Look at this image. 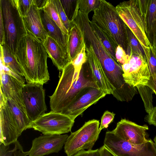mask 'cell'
Returning a JSON list of instances; mask_svg holds the SVG:
<instances>
[{"mask_svg":"<svg viewBox=\"0 0 156 156\" xmlns=\"http://www.w3.org/2000/svg\"><path fill=\"white\" fill-rule=\"evenodd\" d=\"M48 0H34V3L39 9H43L45 6Z\"/></svg>","mask_w":156,"mask_h":156,"instance_id":"42","label":"cell"},{"mask_svg":"<svg viewBox=\"0 0 156 156\" xmlns=\"http://www.w3.org/2000/svg\"><path fill=\"white\" fill-rule=\"evenodd\" d=\"M98 120L93 119L86 122L77 130L71 132L64 144L67 156H73L78 152L92 150L101 131Z\"/></svg>","mask_w":156,"mask_h":156,"instance_id":"7","label":"cell"},{"mask_svg":"<svg viewBox=\"0 0 156 156\" xmlns=\"http://www.w3.org/2000/svg\"><path fill=\"white\" fill-rule=\"evenodd\" d=\"M155 49L156 50V44H155Z\"/></svg>","mask_w":156,"mask_h":156,"instance_id":"46","label":"cell"},{"mask_svg":"<svg viewBox=\"0 0 156 156\" xmlns=\"http://www.w3.org/2000/svg\"><path fill=\"white\" fill-rule=\"evenodd\" d=\"M154 144L155 145V147L156 148V136L155 137L154 139Z\"/></svg>","mask_w":156,"mask_h":156,"instance_id":"45","label":"cell"},{"mask_svg":"<svg viewBox=\"0 0 156 156\" xmlns=\"http://www.w3.org/2000/svg\"><path fill=\"white\" fill-rule=\"evenodd\" d=\"M136 87L144 102L146 112L148 114H150L154 108L152 104L153 91L147 85H139Z\"/></svg>","mask_w":156,"mask_h":156,"instance_id":"28","label":"cell"},{"mask_svg":"<svg viewBox=\"0 0 156 156\" xmlns=\"http://www.w3.org/2000/svg\"><path fill=\"white\" fill-rule=\"evenodd\" d=\"M5 30V44L15 54L19 44L27 34L16 0H0Z\"/></svg>","mask_w":156,"mask_h":156,"instance_id":"5","label":"cell"},{"mask_svg":"<svg viewBox=\"0 0 156 156\" xmlns=\"http://www.w3.org/2000/svg\"><path fill=\"white\" fill-rule=\"evenodd\" d=\"M94 12L92 21L101 28L117 47L121 46L126 53V25L119 16L115 7L105 0H100L99 6Z\"/></svg>","mask_w":156,"mask_h":156,"instance_id":"4","label":"cell"},{"mask_svg":"<svg viewBox=\"0 0 156 156\" xmlns=\"http://www.w3.org/2000/svg\"><path fill=\"white\" fill-rule=\"evenodd\" d=\"M100 156H116L104 145L99 148Z\"/></svg>","mask_w":156,"mask_h":156,"instance_id":"41","label":"cell"},{"mask_svg":"<svg viewBox=\"0 0 156 156\" xmlns=\"http://www.w3.org/2000/svg\"><path fill=\"white\" fill-rule=\"evenodd\" d=\"M0 90L7 99L12 100L22 109L25 110L22 91L23 84L2 68L0 71Z\"/></svg>","mask_w":156,"mask_h":156,"instance_id":"16","label":"cell"},{"mask_svg":"<svg viewBox=\"0 0 156 156\" xmlns=\"http://www.w3.org/2000/svg\"><path fill=\"white\" fill-rule=\"evenodd\" d=\"M89 20L88 14L78 10L73 21L82 31L85 43L92 47L110 83L113 85H117L123 79L122 66L113 58L93 32L90 25Z\"/></svg>","mask_w":156,"mask_h":156,"instance_id":"3","label":"cell"},{"mask_svg":"<svg viewBox=\"0 0 156 156\" xmlns=\"http://www.w3.org/2000/svg\"><path fill=\"white\" fill-rule=\"evenodd\" d=\"M27 151L24 152L17 140L7 145L0 144V156H27Z\"/></svg>","mask_w":156,"mask_h":156,"instance_id":"26","label":"cell"},{"mask_svg":"<svg viewBox=\"0 0 156 156\" xmlns=\"http://www.w3.org/2000/svg\"><path fill=\"white\" fill-rule=\"evenodd\" d=\"M45 12L54 20L66 34L69 35V32L63 25L59 17L54 0H48L43 9Z\"/></svg>","mask_w":156,"mask_h":156,"instance_id":"29","label":"cell"},{"mask_svg":"<svg viewBox=\"0 0 156 156\" xmlns=\"http://www.w3.org/2000/svg\"><path fill=\"white\" fill-rule=\"evenodd\" d=\"M5 44V30L1 10L0 9V44Z\"/></svg>","mask_w":156,"mask_h":156,"instance_id":"40","label":"cell"},{"mask_svg":"<svg viewBox=\"0 0 156 156\" xmlns=\"http://www.w3.org/2000/svg\"><path fill=\"white\" fill-rule=\"evenodd\" d=\"M129 55L128 62L121 66L125 81L132 87L145 85L150 76L146 58L132 53Z\"/></svg>","mask_w":156,"mask_h":156,"instance_id":"11","label":"cell"},{"mask_svg":"<svg viewBox=\"0 0 156 156\" xmlns=\"http://www.w3.org/2000/svg\"><path fill=\"white\" fill-rule=\"evenodd\" d=\"M89 23L93 32L98 36L113 58L117 61L115 56V51L117 47L106 34L96 23L90 20H89Z\"/></svg>","mask_w":156,"mask_h":156,"instance_id":"25","label":"cell"},{"mask_svg":"<svg viewBox=\"0 0 156 156\" xmlns=\"http://www.w3.org/2000/svg\"><path fill=\"white\" fill-rule=\"evenodd\" d=\"M43 44L53 64L60 71H62L69 63L71 62L68 52L62 49L58 43L48 36Z\"/></svg>","mask_w":156,"mask_h":156,"instance_id":"20","label":"cell"},{"mask_svg":"<svg viewBox=\"0 0 156 156\" xmlns=\"http://www.w3.org/2000/svg\"><path fill=\"white\" fill-rule=\"evenodd\" d=\"M19 11L23 17L26 16L32 5L34 0H16Z\"/></svg>","mask_w":156,"mask_h":156,"instance_id":"34","label":"cell"},{"mask_svg":"<svg viewBox=\"0 0 156 156\" xmlns=\"http://www.w3.org/2000/svg\"><path fill=\"white\" fill-rule=\"evenodd\" d=\"M147 61L150 73V79L155 81L156 80V51L153 47L151 49L150 57Z\"/></svg>","mask_w":156,"mask_h":156,"instance_id":"32","label":"cell"},{"mask_svg":"<svg viewBox=\"0 0 156 156\" xmlns=\"http://www.w3.org/2000/svg\"><path fill=\"white\" fill-rule=\"evenodd\" d=\"M126 33L127 44V54L129 55L132 53L146 58L141 45L136 37L127 26Z\"/></svg>","mask_w":156,"mask_h":156,"instance_id":"27","label":"cell"},{"mask_svg":"<svg viewBox=\"0 0 156 156\" xmlns=\"http://www.w3.org/2000/svg\"><path fill=\"white\" fill-rule=\"evenodd\" d=\"M69 32L67 44V51L72 62L81 51L85 44L83 33L78 26L73 21Z\"/></svg>","mask_w":156,"mask_h":156,"instance_id":"22","label":"cell"},{"mask_svg":"<svg viewBox=\"0 0 156 156\" xmlns=\"http://www.w3.org/2000/svg\"><path fill=\"white\" fill-rule=\"evenodd\" d=\"M8 102V99L6 96L0 90V106H2Z\"/></svg>","mask_w":156,"mask_h":156,"instance_id":"44","label":"cell"},{"mask_svg":"<svg viewBox=\"0 0 156 156\" xmlns=\"http://www.w3.org/2000/svg\"><path fill=\"white\" fill-rule=\"evenodd\" d=\"M7 99L9 107L21 134L23 131L30 128L32 122L25 110L21 108L12 100Z\"/></svg>","mask_w":156,"mask_h":156,"instance_id":"23","label":"cell"},{"mask_svg":"<svg viewBox=\"0 0 156 156\" xmlns=\"http://www.w3.org/2000/svg\"><path fill=\"white\" fill-rule=\"evenodd\" d=\"M0 60L2 65L8 68L17 75L24 77L14 54L5 44L0 45Z\"/></svg>","mask_w":156,"mask_h":156,"instance_id":"24","label":"cell"},{"mask_svg":"<svg viewBox=\"0 0 156 156\" xmlns=\"http://www.w3.org/2000/svg\"><path fill=\"white\" fill-rule=\"evenodd\" d=\"M74 122L67 115L51 111L32 122L30 128L44 135H62L71 132Z\"/></svg>","mask_w":156,"mask_h":156,"instance_id":"9","label":"cell"},{"mask_svg":"<svg viewBox=\"0 0 156 156\" xmlns=\"http://www.w3.org/2000/svg\"><path fill=\"white\" fill-rule=\"evenodd\" d=\"M100 0H77L76 9L87 14L94 11L99 6Z\"/></svg>","mask_w":156,"mask_h":156,"instance_id":"30","label":"cell"},{"mask_svg":"<svg viewBox=\"0 0 156 156\" xmlns=\"http://www.w3.org/2000/svg\"><path fill=\"white\" fill-rule=\"evenodd\" d=\"M148 126L139 125L126 119H122L112 131L122 140L131 144H140L147 142Z\"/></svg>","mask_w":156,"mask_h":156,"instance_id":"14","label":"cell"},{"mask_svg":"<svg viewBox=\"0 0 156 156\" xmlns=\"http://www.w3.org/2000/svg\"><path fill=\"white\" fill-rule=\"evenodd\" d=\"M144 120L149 124L153 125L156 127V106L154 107L150 114L146 116Z\"/></svg>","mask_w":156,"mask_h":156,"instance_id":"38","label":"cell"},{"mask_svg":"<svg viewBox=\"0 0 156 156\" xmlns=\"http://www.w3.org/2000/svg\"><path fill=\"white\" fill-rule=\"evenodd\" d=\"M0 144L6 145L17 140L21 135L8 102L0 106Z\"/></svg>","mask_w":156,"mask_h":156,"instance_id":"15","label":"cell"},{"mask_svg":"<svg viewBox=\"0 0 156 156\" xmlns=\"http://www.w3.org/2000/svg\"><path fill=\"white\" fill-rule=\"evenodd\" d=\"M138 4L144 20L147 37L155 48L156 42V0H140Z\"/></svg>","mask_w":156,"mask_h":156,"instance_id":"18","label":"cell"},{"mask_svg":"<svg viewBox=\"0 0 156 156\" xmlns=\"http://www.w3.org/2000/svg\"><path fill=\"white\" fill-rule=\"evenodd\" d=\"M23 19L27 31L43 43L48 36L43 25L40 11L34 0L27 16Z\"/></svg>","mask_w":156,"mask_h":156,"instance_id":"19","label":"cell"},{"mask_svg":"<svg viewBox=\"0 0 156 156\" xmlns=\"http://www.w3.org/2000/svg\"><path fill=\"white\" fill-rule=\"evenodd\" d=\"M85 44L87 61L98 85L106 94H112L115 89L107 78L100 60L91 46L87 44Z\"/></svg>","mask_w":156,"mask_h":156,"instance_id":"17","label":"cell"},{"mask_svg":"<svg viewBox=\"0 0 156 156\" xmlns=\"http://www.w3.org/2000/svg\"><path fill=\"white\" fill-rule=\"evenodd\" d=\"M115 114L108 111L105 112L101 119V124L99 130L101 131L104 128H107L109 124L111 123L114 119Z\"/></svg>","mask_w":156,"mask_h":156,"instance_id":"37","label":"cell"},{"mask_svg":"<svg viewBox=\"0 0 156 156\" xmlns=\"http://www.w3.org/2000/svg\"><path fill=\"white\" fill-rule=\"evenodd\" d=\"M22 95L26 112L32 122L45 113L47 108L43 85L27 83L23 87Z\"/></svg>","mask_w":156,"mask_h":156,"instance_id":"10","label":"cell"},{"mask_svg":"<svg viewBox=\"0 0 156 156\" xmlns=\"http://www.w3.org/2000/svg\"><path fill=\"white\" fill-rule=\"evenodd\" d=\"M39 10L43 25L48 36L55 40L62 49L68 52L67 44L69 35L63 32L43 9Z\"/></svg>","mask_w":156,"mask_h":156,"instance_id":"21","label":"cell"},{"mask_svg":"<svg viewBox=\"0 0 156 156\" xmlns=\"http://www.w3.org/2000/svg\"><path fill=\"white\" fill-rule=\"evenodd\" d=\"M73 156H100L99 149L95 150H84L80 151Z\"/></svg>","mask_w":156,"mask_h":156,"instance_id":"39","label":"cell"},{"mask_svg":"<svg viewBox=\"0 0 156 156\" xmlns=\"http://www.w3.org/2000/svg\"><path fill=\"white\" fill-rule=\"evenodd\" d=\"M90 87L100 89L87 61L81 69L71 62L62 70L57 87L49 96L51 111L61 113L84 89Z\"/></svg>","mask_w":156,"mask_h":156,"instance_id":"1","label":"cell"},{"mask_svg":"<svg viewBox=\"0 0 156 156\" xmlns=\"http://www.w3.org/2000/svg\"><path fill=\"white\" fill-rule=\"evenodd\" d=\"M106 95L100 89L87 88L61 113L68 116L74 120L88 107L104 97Z\"/></svg>","mask_w":156,"mask_h":156,"instance_id":"12","label":"cell"},{"mask_svg":"<svg viewBox=\"0 0 156 156\" xmlns=\"http://www.w3.org/2000/svg\"><path fill=\"white\" fill-rule=\"evenodd\" d=\"M145 85H147L150 88L156 95V80L155 81H153L150 79Z\"/></svg>","mask_w":156,"mask_h":156,"instance_id":"43","label":"cell"},{"mask_svg":"<svg viewBox=\"0 0 156 156\" xmlns=\"http://www.w3.org/2000/svg\"><path fill=\"white\" fill-rule=\"evenodd\" d=\"M87 60V58L86 52L85 44L81 51L72 62L75 68L81 69L82 65L86 63Z\"/></svg>","mask_w":156,"mask_h":156,"instance_id":"35","label":"cell"},{"mask_svg":"<svg viewBox=\"0 0 156 156\" xmlns=\"http://www.w3.org/2000/svg\"><path fill=\"white\" fill-rule=\"evenodd\" d=\"M115 56L117 61L121 66L127 62L129 57V55L119 45H118L116 49Z\"/></svg>","mask_w":156,"mask_h":156,"instance_id":"36","label":"cell"},{"mask_svg":"<svg viewBox=\"0 0 156 156\" xmlns=\"http://www.w3.org/2000/svg\"><path fill=\"white\" fill-rule=\"evenodd\" d=\"M60 19L63 25L69 33L71 24L66 15L62 6L60 0H54Z\"/></svg>","mask_w":156,"mask_h":156,"instance_id":"33","label":"cell"},{"mask_svg":"<svg viewBox=\"0 0 156 156\" xmlns=\"http://www.w3.org/2000/svg\"><path fill=\"white\" fill-rule=\"evenodd\" d=\"M104 144L116 156H156V148L151 139L144 144H134L122 140L112 131H108Z\"/></svg>","mask_w":156,"mask_h":156,"instance_id":"8","label":"cell"},{"mask_svg":"<svg viewBox=\"0 0 156 156\" xmlns=\"http://www.w3.org/2000/svg\"><path fill=\"white\" fill-rule=\"evenodd\" d=\"M27 32L20 41L15 55L27 83L43 85L50 79L48 54L43 43Z\"/></svg>","mask_w":156,"mask_h":156,"instance_id":"2","label":"cell"},{"mask_svg":"<svg viewBox=\"0 0 156 156\" xmlns=\"http://www.w3.org/2000/svg\"><path fill=\"white\" fill-rule=\"evenodd\" d=\"M67 134L43 135L34 139L29 156H44L58 153L63 147L68 137Z\"/></svg>","mask_w":156,"mask_h":156,"instance_id":"13","label":"cell"},{"mask_svg":"<svg viewBox=\"0 0 156 156\" xmlns=\"http://www.w3.org/2000/svg\"><path fill=\"white\" fill-rule=\"evenodd\" d=\"M68 19L71 22L76 11L77 0H60Z\"/></svg>","mask_w":156,"mask_h":156,"instance_id":"31","label":"cell"},{"mask_svg":"<svg viewBox=\"0 0 156 156\" xmlns=\"http://www.w3.org/2000/svg\"><path fill=\"white\" fill-rule=\"evenodd\" d=\"M115 8L120 17L138 40L148 59L153 46L147 37L144 20L137 0L123 1Z\"/></svg>","mask_w":156,"mask_h":156,"instance_id":"6","label":"cell"}]
</instances>
